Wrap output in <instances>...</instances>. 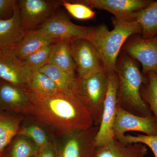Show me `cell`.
Instances as JSON below:
<instances>
[{"label":"cell","instance_id":"1","mask_svg":"<svg viewBox=\"0 0 157 157\" xmlns=\"http://www.w3.org/2000/svg\"><path fill=\"white\" fill-rule=\"evenodd\" d=\"M29 115L44 124L54 137L94 125L91 116L76 94L59 92L44 101L35 102Z\"/></svg>","mask_w":157,"mask_h":157},{"label":"cell","instance_id":"2","mask_svg":"<svg viewBox=\"0 0 157 157\" xmlns=\"http://www.w3.org/2000/svg\"><path fill=\"white\" fill-rule=\"evenodd\" d=\"M115 71L118 78V105L135 115H151V111L140 94L146 79L133 59L127 54L121 57L117 62Z\"/></svg>","mask_w":157,"mask_h":157},{"label":"cell","instance_id":"3","mask_svg":"<svg viewBox=\"0 0 157 157\" xmlns=\"http://www.w3.org/2000/svg\"><path fill=\"white\" fill-rule=\"evenodd\" d=\"M114 28L109 31L106 26L92 27L88 40L96 47L107 72L116 71L118 56L123 45L129 37L141 34L140 25L135 21L113 20Z\"/></svg>","mask_w":157,"mask_h":157},{"label":"cell","instance_id":"4","mask_svg":"<svg viewBox=\"0 0 157 157\" xmlns=\"http://www.w3.org/2000/svg\"><path fill=\"white\" fill-rule=\"evenodd\" d=\"M109 72H100L88 78L77 77L75 92L87 109L94 125L100 126L108 88Z\"/></svg>","mask_w":157,"mask_h":157},{"label":"cell","instance_id":"5","mask_svg":"<svg viewBox=\"0 0 157 157\" xmlns=\"http://www.w3.org/2000/svg\"><path fill=\"white\" fill-rule=\"evenodd\" d=\"M100 126L75 131L55 137L57 157H95L96 137Z\"/></svg>","mask_w":157,"mask_h":157},{"label":"cell","instance_id":"6","mask_svg":"<svg viewBox=\"0 0 157 157\" xmlns=\"http://www.w3.org/2000/svg\"><path fill=\"white\" fill-rule=\"evenodd\" d=\"M70 48L76 65L78 78H86L100 72H107L100 53L87 39H78L71 41Z\"/></svg>","mask_w":157,"mask_h":157},{"label":"cell","instance_id":"7","mask_svg":"<svg viewBox=\"0 0 157 157\" xmlns=\"http://www.w3.org/2000/svg\"><path fill=\"white\" fill-rule=\"evenodd\" d=\"M62 1H18L21 27L25 33L38 29L56 12Z\"/></svg>","mask_w":157,"mask_h":157},{"label":"cell","instance_id":"8","mask_svg":"<svg viewBox=\"0 0 157 157\" xmlns=\"http://www.w3.org/2000/svg\"><path fill=\"white\" fill-rule=\"evenodd\" d=\"M118 78L115 71L108 75V88L104 101L102 119L96 137L97 147L103 146L114 139L113 128L117 105Z\"/></svg>","mask_w":157,"mask_h":157},{"label":"cell","instance_id":"9","mask_svg":"<svg viewBox=\"0 0 157 157\" xmlns=\"http://www.w3.org/2000/svg\"><path fill=\"white\" fill-rule=\"evenodd\" d=\"M91 29L75 24L63 12H56L36 29L56 41L71 42L88 39Z\"/></svg>","mask_w":157,"mask_h":157},{"label":"cell","instance_id":"10","mask_svg":"<svg viewBox=\"0 0 157 157\" xmlns=\"http://www.w3.org/2000/svg\"><path fill=\"white\" fill-rule=\"evenodd\" d=\"M34 104L33 96L27 89L0 80V110L27 116Z\"/></svg>","mask_w":157,"mask_h":157},{"label":"cell","instance_id":"11","mask_svg":"<svg viewBox=\"0 0 157 157\" xmlns=\"http://www.w3.org/2000/svg\"><path fill=\"white\" fill-rule=\"evenodd\" d=\"M135 132L147 135H157V122L152 115H135L117 105L113 132L114 138L125 135L127 132Z\"/></svg>","mask_w":157,"mask_h":157},{"label":"cell","instance_id":"12","mask_svg":"<svg viewBox=\"0 0 157 157\" xmlns=\"http://www.w3.org/2000/svg\"><path fill=\"white\" fill-rule=\"evenodd\" d=\"M32 71L12 49H0V79L27 89Z\"/></svg>","mask_w":157,"mask_h":157},{"label":"cell","instance_id":"13","mask_svg":"<svg viewBox=\"0 0 157 157\" xmlns=\"http://www.w3.org/2000/svg\"><path fill=\"white\" fill-rule=\"evenodd\" d=\"M124 49L128 55L141 64L143 73L153 72L157 76V36L149 39L134 38Z\"/></svg>","mask_w":157,"mask_h":157},{"label":"cell","instance_id":"14","mask_svg":"<svg viewBox=\"0 0 157 157\" xmlns=\"http://www.w3.org/2000/svg\"><path fill=\"white\" fill-rule=\"evenodd\" d=\"M90 8L109 11L119 20L130 21L132 14L146 8L151 1L146 0H78Z\"/></svg>","mask_w":157,"mask_h":157},{"label":"cell","instance_id":"15","mask_svg":"<svg viewBox=\"0 0 157 157\" xmlns=\"http://www.w3.org/2000/svg\"><path fill=\"white\" fill-rule=\"evenodd\" d=\"M25 33L21 27L19 6L9 19L0 20V49H12L22 40Z\"/></svg>","mask_w":157,"mask_h":157},{"label":"cell","instance_id":"16","mask_svg":"<svg viewBox=\"0 0 157 157\" xmlns=\"http://www.w3.org/2000/svg\"><path fill=\"white\" fill-rule=\"evenodd\" d=\"M147 152V147L142 144H124L114 138L97 147L95 157H145Z\"/></svg>","mask_w":157,"mask_h":157},{"label":"cell","instance_id":"17","mask_svg":"<svg viewBox=\"0 0 157 157\" xmlns=\"http://www.w3.org/2000/svg\"><path fill=\"white\" fill-rule=\"evenodd\" d=\"M18 134L28 137L39 148L53 143L54 136L49 129L32 116H25L20 125Z\"/></svg>","mask_w":157,"mask_h":157},{"label":"cell","instance_id":"18","mask_svg":"<svg viewBox=\"0 0 157 157\" xmlns=\"http://www.w3.org/2000/svg\"><path fill=\"white\" fill-rule=\"evenodd\" d=\"M27 89L35 102L44 101L60 92L52 79L39 71L32 72L28 82Z\"/></svg>","mask_w":157,"mask_h":157},{"label":"cell","instance_id":"19","mask_svg":"<svg viewBox=\"0 0 157 157\" xmlns=\"http://www.w3.org/2000/svg\"><path fill=\"white\" fill-rule=\"evenodd\" d=\"M36 29L26 32L24 36L12 50L15 55L23 60L40 48L56 42Z\"/></svg>","mask_w":157,"mask_h":157},{"label":"cell","instance_id":"20","mask_svg":"<svg viewBox=\"0 0 157 157\" xmlns=\"http://www.w3.org/2000/svg\"><path fill=\"white\" fill-rule=\"evenodd\" d=\"M132 21L140 25L143 39H151L157 36V1H151L146 8L132 14L130 19Z\"/></svg>","mask_w":157,"mask_h":157},{"label":"cell","instance_id":"21","mask_svg":"<svg viewBox=\"0 0 157 157\" xmlns=\"http://www.w3.org/2000/svg\"><path fill=\"white\" fill-rule=\"evenodd\" d=\"M70 42H55L47 64L53 65L68 73L76 74V65L70 53Z\"/></svg>","mask_w":157,"mask_h":157},{"label":"cell","instance_id":"22","mask_svg":"<svg viewBox=\"0 0 157 157\" xmlns=\"http://www.w3.org/2000/svg\"><path fill=\"white\" fill-rule=\"evenodd\" d=\"M52 80L60 92L66 94H76L77 81L76 74L68 73L53 65L47 64L39 70Z\"/></svg>","mask_w":157,"mask_h":157},{"label":"cell","instance_id":"23","mask_svg":"<svg viewBox=\"0 0 157 157\" xmlns=\"http://www.w3.org/2000/svg\"><path fill=\"white\" fill-rule=\"evenodd\" d=\"M25 115L0 114V157L4 150L18 134L20 125Z\"/></svg>","mask_w":157,"mask_h":157},{"label":"cell","instance_id":"24","mask_svg":"<svg viewBox=\"0 0 157 157\" xmlns=\"http://www.w3.org/2000/svg\"><path fill=\"white\" fill-rule=\"evenodd\" d=\"M11 141L9 150L5 157H33L39 150L33 140L24 135L17 134Z\"/></svg>","mask_w":157,"mask_h":157},{"label":"cell","instance_id":"25","mask_svg":"<svg viewBox=\"0 0 157 157\" xmlns=\"http://www.w3.org/2000/svg\"><path fill=\"white\" fill-rule=\"evenodd\" d=\"M148 79L142 86L140 94L143 101L153 113L157 122V76L153 72L147 73Z\"/></svg>","mask_w":157,"mask_h":157},{"label":"cell","instance_id":"26","mask_svg":"<svg viewBox=\"0 0 157 157\" xmlns=\"http://www.w3.org/2000/svg\"><path fill=\"white\" fill-rule=\"evenodd\" d=\"M53 43L42 47L22 60L32 72L39 71L47 65Z\"/></svg>","mask_w":157,"mask_h":157},{"label":"cell","instance_id":"27","mask_svg":"<svg viewBox=\"0 0 157 157\" xmlns=\"http://www.w3.org/2000/svg\"><path fill=\"white\" fill-rule=\"evenodd\" d=\"M61 6L74 18L79 20L92 19L96 13L92 9L84 4L76 1L62 0Z\"/></svg>","mask_w":157,"mask_h":157},{"label":"cell","instance_id":"28","mask_svg":"<svg viewBox=\"0 0 157 157\" xmlns=\"http://www.w3.org/2000/svg\"><path fill=\"white\" fill-rule=\"evenodd\" d=\"M117 139L124 144L140 143L144 144L151 150L155 157H157V135H125Z\"/></svg>","mask_w":157,"mask_h":157},{"label":"cell","instance_id":"29","mask_svg":"<svg viewBox=\"0 0 157 157\" xmlns=\"http://www.w3.org/2000/svg\"><path fill=\"white\" fill-rule=\"evenodd\" d=\"M18 6L17 0H0V20L12 17Z\"/></svg>","mask_w":157,"mask_h":157},{"label":"cell","instance_id":"30","mask_svg":"<svg viewBox=\"0 0 157 157\" xmlns=\"http://www.w3.org/2000/svg\"><path fill=\"white\" fill-rule=\"evenodd\" d=\"M36 155L37 157H57L53 143L39 148Z\"/></svg>","mask_w":157,"mask_h":157},{"label":"cell","instance_id":"31","mask_svg":"<svg viewBox=\"0 0 157 157\" xmlns=\"http://www.w3.org/2000/svg\"><path fill=\"white\" fill-rule=\"evenodd\" d=\"M33 157H37V156H36V155H35V156H33Z\"/></svg>","mask_w":157,"mask_h":157},{"label":"cell","instance_id":"32","mask_svg":"<svg viewBox=\"0 0 157 157\" xmlns=\"http://www.w3.org/2000/svg\"></svg>","mask_w":157,"mask_h":157}]
</instances>
